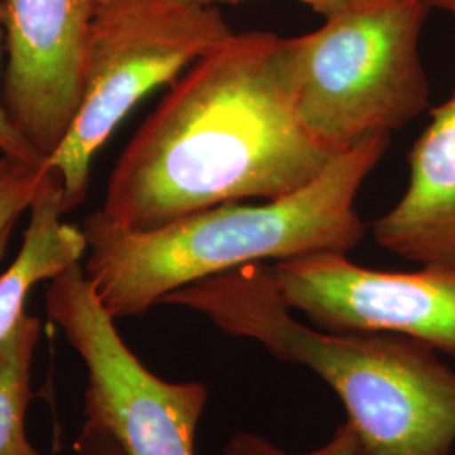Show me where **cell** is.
<instances>
[{"label": "cell", "instance_id": "1", "mask_svg": "<svg viewBox=\"0 0 455 455\" xmlns=\"http://www.w3.org/2000/svg\"><path fill=\"white\" fill-rule=\"evenodd\" d=\"M297 90L295 37L231 34L169 84L115 164L100 210L148 229L302 189L338 156L302 125Z\"/></svg>", "mask_w": 455, "mask_h": 455}, {"label": "cell", "instance_id": "2", "mask_svg": "<svg viewBox=\"0 0 455 455\" xmlns=\"http://www.w3.org/2000/svg\"><path fill=\"white\" fill-rule=\"evenodd\" d=\"M376 135L339 154L292 195L228 203L148 229L120 227L101 210L83 220L84 275L115 319L142 315L164 297L228 270L321 251L347 253L364 236L356 197L390 147Z\"/></svg>", "mask_w": 455, "mask_h": 455}, {"label": "cell", "instance_id": "3", "mask_svg": "<svg viewBox=\"0 0 455 455\" xmlns=\"http://www.w3.org/2000/svg\"><path fill=\"white\" fill-rule=\"evenodd\" d=\"M161 304L195 310L228 336L319 374L341 398L358 455H452L455 370L437 349L393 332H329L302 324L267 261L186 285Z\"/></svg>", "mask_w": 455, "mask_h": 455}, {"label": "cell", "instance_id": "4", "mask_svg": "<svg viewBox=\"0 0 455 455\" xmlns=\"http://www.w3.org/2000/svg\"><path fill=\"white\" fill-rule=\"evenodd\" d=\"M430 12L425 0H370L295 36L297 107L319 146L339 156L428 108L420 39Z\"/></svg>", "mask_w": 455, "mask_h": 455}, {"label": "cell", "instance_id": "5", "mask_svg": "<svg viewBox=\"0 0 455 455\" xmlns=\"http://www.w3.org/2000/svg\"><path fill=\"white\" fill-rule=\"evenodd\" d=\"M233 33L218 7L95 0L83 49L80 108L48 159L61 176L66 212L86 199L92 163L132 108Z\"/></svg>", "mask_w": 455, "mask_h": 455}, {"label": "cell", "instance_id": "6", "mask_svg": "<svg viewBox=\"0 0 455 455\" xmlns=\"http://www.w3.org/2000/svg\"><path fill=\"white\" fill-rule=\"evenodd\" d=\"M46 310L86 368L84 422L108 434L127 455H195L206 385L152 373L120 336L82 263L51 280Z\"/></svg>", "mask_w": 455, "mask_h": 455}, {"label": "cell", "instance_id": "7", "mask_svg": "<svg viewBox=\"0 0 455 455\" xmlns=\"http://www.w3.org/2000/svg\"><path fill=\"white\" fill-rule=\"evenodd\" d=\"M283 300L329 332H393L455 358V268L378 272L341 251L274 261Z\"/></svg>", "mask_w": 455, "mask_h": 455}, {"label": "cell", "instance_id": "8", "mask_svg": "<svg viewBox=\"0 0 455 455\" xmlns=\"http://www.w3.org/2000/svg\"><path fill=\"white\" fill-rule=\"evenodd\" d=\"M95 0H0L7 65L2 103L17 132L49 159L82 101L84 39Z\"/></svg>", "mask_w": 455, "mask_h": 455}, {"label": "cell", "instance_id": "9", "mask_svg": "<svg viewBox=\"0 0 455 455\" xmlns=\"http://www.w3.org/2000/svg\"><path fill=\"white\" fill-rule=\"evenodd\" d=\"M408 164L407 191L374 221V240L403 260L455 268V93L432 110Z\"/></svg>", "mask_w": 455, "mask_h": 455}, {"label": "cell", "instance_id": "10", "mask_svg": "<svg viewBox=\"0 0 455 455\" xmlns=\"http://www.w3.org/2000/svg\"><path fill=\"white\" fill-rule=\"evenodd\" d=\"M65 212L61 176L49 169L29 208V223L16 260L0 275V344L26 312V300L34 287L54 280L86 257L88 242L82 227L65 223Z\"/></svg>", "mask_w": 455, "mask_h": 455}, {"label": "cell", "instance_id": "11", "mask_svg": "<svg viewBox=\"0 0 455 455\" xmlns=\"http://www.w3.org/2000/svg\"><path fill=\"white\" fill-rule=\"evenodd\" d=\"M41 334V321L24 312L0 344V455H44L34 447L26 428L34 398V356Z\"/></svg>", "mask_w": 455, "mask_h": 455}, {"label": "cell", "instance_id": "12", "mask_svg": "<svg viewBox=\"0 0 455 455\" xmlns=\"http://www.w3.org/2000/svg\"><path fill=\"white\" fill-rule=\"evenodd\" d=\"M49 169L48 159L24 161L0 154V250L20 214L29 212Z\"/></svg>", "mask_w": 455, "mask_h": 455}, {"label": "cell", "instance_id": "13", "mask_svg": "<svg viewBox=\"0 0 455 455\" xmlns=\"http://www.w3.org/2000/svg\"><path fill=\"white\" fill-rule=\"evenodd\" d=\"M223 455H358V445L353 427L346 422L336 428L332 439L307 454L285 452L270 440L243 430L229 439Z\"/></svg>", "mask_w": 455, "mask_h": 455}, {"label": "cell", "instance_id": "14", "mask_svg": "<svg viewBox=\"0 0 455 455\" xmlns=\"http://www.w3.org/2000/svg\"><path fill=\"white\" fill-rule=\"evenodd\" d=\"M0 154L2 156H11L16 159H24V161H43L36 148H34L12 125L9 115L4 108L2 97H0Z\"/></svg>", "mask_w": 455, "mask_h": 455}, {"label": "cell", "instance_id": "15", "mask_svg": "<svg viewBox=\"0 0 455 455\" xmlns=\"http://www.w3.org/2000/svg\"><path fill=\"white\" fill-rule=\"evenodd\" d=\"M76 455H127L116 440L101 432L97 427L84 422L78 439L75 442Z\"/></svg>", "mask_w": 455, "mask_h": 455}, {"label": "cell", "instance_id": "16", "mask_svg": "<svg viewBox=\"0 0 455 455\" xmlns=\"http://www.w3.org/2000/svg\"><path fill=\"white\" fill-rule=\"evenodd\" d=\"M300 2L306 4L314 12L324 17L325 20H329V19L342 16L346 12H351L370 0H300Z\"/></svg>", "mask_w": 455, "mask_h": 455}, {"label": "cell", "instance_id": "17", "mask_svg": "<svg viewBox=\"0 0 455 455\" xmlns=\"http://www.w3.org/2000/svg\"><path fill=\"white\" fill-rule=\"evenodd\" d=\"M182 5H196V7H218V5H238L248 0H172Z\"/></svg>", "mask_w": 455, "mask_h": 455}, {"label": "cell", "instance_id": "18", "mask_svg": "<svg viewBox=\"0 0 455 455\" xmlns=\"http://www.w3.org/2000/svg\"><path fill=\"white\" fill-rule=\"evenodd\" d=\"M428 5H430V9L434 11H443V12H449V14H452L455 16V0H425Z\"/></svg>", "mask_w": 455, "mask_h": 455}]
</instances>
